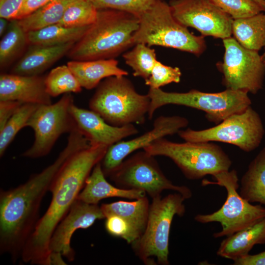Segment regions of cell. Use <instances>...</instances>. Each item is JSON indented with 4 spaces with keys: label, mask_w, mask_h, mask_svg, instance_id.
<instances>
[{
    "label": "cell",
    "mask_w": 265,
    "mask_h": 265,
    "mask_svg": "<svg viewBox=\"0 0 265 265\" xmlns=\"http://www.w3.org/2000/svg\"><path fill=\"white\" fill-rule=\"evenodd\" d=\"M90 146L77 129L69 133L67 143L54 161L26 183L0 194V249L13 261L23 248L39 219L41 201L57 173L77 152Z\"/></svg>",
    "instance_id": "obj_1"
},
{
    "label": "cell",
    "mask_w": 265,
    "mask_h": 265,
    "mask_svg": "<svg viewBox=\"0 0 265 265\" xmlns=\"http://www.w3.org/2000/svg\"><path fill=\"white\" fill-rule=\"evenodd\" d=\"M108 147L94 145L73 154L60 168L50 186V205L39 219L21 253L26 263L50 265L49 242L55 228L63 219L84 186L94 166L101 162Z\"/></svg>",
    "instance_id": "obj_2"
},
{
    "label": "cell",
    "mask_w": 265,
    "mask_h": 265,
    "mask_svg": "<svg viewBox=\"0 0 265 265\" xmlns=\"http://www.w3.org/2000/svg\"><path fill=\"white\" fill-rule=\"evenodd\" d=\"M139 22L138 17L125 11L98 9L95 22L67 55L80 61L115 58L134 45L133 35Z\"/></svg>",
    "instance_id": "obj_3"
},
{
    "label": "cell",
    "mask_w": 265,
    "mask_h": 265,
    "mask_svg": "<svg viewBox=\"0 0 265 265\" xmlns=\"http://www.w3.org/2000/svg\"><path fill=\"white\" fill-rule=\"evenodd\" d=\"M150 102L148 95L138 93L126 76H112L97 86L89 106L108 124L121 127L144 124Z\"/></svg>",
    "instance_id": "obj_4"
},
{
    "label": "cell",
    "mask_w": 265,
    "mask_h": 265,
    "mask_svg": "<svg viewBox=\"0 0 265 265\" xmlns=\"http://www.w3.org/2000/svg\"><path fill=\"white\" fill-rule=\"evenodd\" d=\"M186 198L178 192L152 199L145 229L132 244L135 254L146 265L169 264V239L172 222L186 212Z\"/></svg>",
    "instance_id": "obj_5"
},
{
    "label": "cell",
    "mask_w": 265,
    "mask_h": 265,
    "mask_svg": "<svg viewBox=\"0 0 265 265\" xmlns=\"http://www.w3.org/2000/svg\"><path fill=\"white\" fill-rule=\"evenodd\" d=\"M133 35L134 44L171 48L201 55L206 49L203 36H197L177 21L168 3L162 0L144 13Z\"/></svg>",
    "instance_id": "obj_6"
},
{
    "label": "cell",
    "mask_w": 265,
    "mask_h": 265,
    "mask_svg": "<svg viewBox=\"0 0 265 265\" xmlns=\"http://www.w3.org/2000/svg\"><path fill=\"white\" fill-rule=\"evenodd\" d=\"M143 150L154 156L170 159L188 179L213 177L229 171L232 161L220 146L210 142L176 143L160 138Z\"/></svg>",
    "instance_id": "obj_7"
},
{
    "label": "cell",
    "mask_w": 265,
    "mask_h": 265,
    "mask_svg": "<svg viewBox=\"0 0 265 265\" xmlns=\"http://www.w3.org/2000/svg\"><path fill=\"white\" fill-rule=\"evenodd\" d=\"M147 94L151 100L148 113L150 119L159 107L167 105H175L202 110L209 121L217 125L229 116L244 111L252 104L248 93L229 89L216 93L195 89L181 93L149 88Z\"/></svg>",
    "instance_id": "obj_8"
},
{
    "label": "cell",
    "mask_w": 265,
    "mask_h": 265,
    "mask_svg": "<svg viewBox=\"0 0 265 265\" xmlns=\"http://www.w3.org/2000/svg\"><path fill=\"white\" fill-rule=\"evenodd\" d=\"M213 178L215 182L203 181L202 184H214L224 187L227 191L226 199L217 211L210 214H197L194 219L203 224L220 223L222 230L213 234L214 238L229 236L265 217V207L261 204H251L238 192V179L235 170L221 172Z\"/></svg>",
    "instance_id": "obj_9"
},
{
    "label": "cell",
    "mask_w": 265,
    "mask_h": 265,
    "mask_svg": "<svg viewBox=\"0 0 265 265\" xmlns=\"http://www.w3.org/2000/svg\"><path fill=\"white\" fill-rule=\"evenodd\" d=\"M178 133L185 141L224 142L249 152L259 146L265 130L259 114L250 106L213 127L200 131L188 128L180 130Z\"/></svg>",
    "instance_id": "obj_10"
},
{
    "label": "cell",
    "mask_w": 265,
    "mask_h": 265,
    "mask_svg": "<svg viewBox=\"0 0 265 265\" xmlns=\"http://www.w3.org/2000/svg\"><path fill=\"white\" fill-rule=\"evenodd\" d=\"M154 157L144 150L137 152L124 160L109 177L118 187L143 190L152 199L160 196L165 190L178 192L186 199L190 198V189L173 184L163 174Z\"/></svg>",
    "instance_id": "obj_11"
},
{
    "label": "cell",
    "mask_w": 265,
    "mask_h": 265,
    "mask_svg": "<svg viewBox=\"0 0 265 265\" xmlns=\"http://www.w3.org/2000/svg\"><path fill=\"white\" fill-rule=\"evenodd\" d=\"M73 104V95L66 93L53 104L39 106L27 123L26 127L34 132L35 139L23 157L35 159L46 156L61 135L77 129L70 112Z\"/></svg>",
    "instance_id": "obj_12"
},
{
    "label": "cell",
    "mask_w": 265,
    "mask_h": 265,
    "mask_svg": "<svg viewBox=\"0 0 265 265\" xmlns=\"http://www.w3.org/2000/svg\"><path fill=\"white\" fill-rule=\"evenodd\" d=\"M225 53L217 64L226 89L256 94L262 89L265 63L259 52L245 48L231 36L223 39Z\"/></svg>",
    "instance_id": "obj_13"
},
{
    "label": "cell",
    "mask_w": 265,
    "mask_h": 265,
    "mask_svg": "<svg viewBox=\"0 0 265 265\" xmlns=\"http://www.w3.org/2000/svg\"><path fill=\"white\" fill-rule=\"evenodd\" d=\"M168 4L177 21L203 36L223 40L232 34L234 19L210 0H170Z\"/></svg>",
    "instance_id": "obj_14"
},
{
    "label": "cell",
    "mask_w": 265,
    "mask_h": 265,
    "mask_svg": "<svg viewBox=\"0 0 265 265\" xmlns=\"http://www.w3.org/2000/svg\"><path fill=\"white\" fill-rule=\"evenodd\" d=\"M188 124V120L184 117L160 116L154 121L153 128L151 131L135 138L121 140L108 147L100 162L105 176L109 177L131 153L141 148L143 149L166 135L178 133Z\"/></svg>",
    "instance_id": "obj_15"
},
{
    "label": "cell",
    "mask_w": 265,
    "mask_h": 265,
    "mask_svg": "<svg viewBox=\"0 0 265 265\" xmlns=\"http://www.w3.org/2000/svg\"><path fill=\"white\" fill-rule=\"evenodd\" d=\"M104 218L105 216L98 205L77 199L52 234L49 244L50 255L59 254L69 261H73L75 253L71 246V240L74 233L79 229H87L97 220Z\"/></svg>",
    "instance_id": "obj_16"
},
{
    "label": "cell",
    "mask_w": 265,
    "mask_h": 265,
    "mask_svg": "<svg viewBox=\"0 0 265 265\" xmlns=\"http://www.w3.org/2000/svg\"><path fill=\"white\" fill-rule=\"evenodd\" d=\"M70 112L77 128L86 138L90 146L108 147L138 133L133 124L121 127L111 125L95 111L79 107L74 103L70 107Z\"/></svg>",
    "instance_id": "obj_17"
},
{
    "label": "cell",
    "mask_w": 265,
    "mask_h": 265,
    "mask_svg": "<svg viewBox=\"0 0 265 265\" xmlns=\"http://www.w3.org/2000/svg\"><path fill=\"white\" fill-rule=\"evenodd\" d=\"M45 77L1 73L0 100H13L23 104H52L45 85Z\"/></svg>",
    "instance_id": "obj_18"
},
{
    "label": "cell",
    "mask_w": 265,
    "mask_h": 265,
    "mask_svg": "<svg viewBox=\"0 0 265 265\" xmlns=\"http://www.w3.org/2000/svg\"><path fill=\"white\" fill-rule=\"evenodd\" d=\"M75 43L44 46L30 45L12 67L10 73L27 76L41 75L54 63L67 55Z\"/></svg>",
    "instance_id": "obj_19"
},
{
    "label": "cell",
    "mask_w": 265,
    "mask_h": 265,
    "mask_svg": "<svg viewBox=\"0 0 265 265\" xmlns=\"http://www.w3.org/2000/svg\"><path fill=\"white\" fill-rule=\"evenodd\" d=\"M146 196L142 190L116 187L106 179L100 162L93 168L77 199L90 204L98 205L103 199L120 197L135 200Z\"/></svg>",
    "instance_id": "obj_20"
},
{
    "label": "cell",
    "mask_w": 265,
    "mask_h": 265,
    "mask_svg": "<svg viewBox=\"0 0 265 265\" xmlns=\"http://www.w3.org/2000/svg\"><path fill=\"white\" fill-rule=\"evenodd\" d=\"M150 204L146 196L132 201H119L101 205L105 218L114 214L123 218L130 228V240L131 245L143 234L148 221Z\"/></svg>",
    "instance_id": "obj_21"
},
{
    "label": "cell",
    "mask_w": 265,
    "mask_h": 265,
    "mask_svg": "<svg viewBox=\"0 0 265 265\" xmlns=\"http://www.w3.org/2000/svg\"><path fill=\"white\" fill-rule=\"evenodd\" d=\"M72 72L82 88L91 90L97 87L101 80L112 76H127L128 72L118 66L115 58L67 62Z\"/></svg>",
    "instance_id": "obj_22"
},
{
    "label": "cell",
    "mask_w": 265,
    "mask_h": 265,
    "mask_svg": "<svg viewBox=\"0 0 265 265\" xmlns=\"http://www.w3.org/2000/svg\"><path fill=\"white\" fill-rule=\"evenodd\" d=\"M265 243V217L249 227L227 237L217 251L218 256L233 261L249 254L256 244Z\"/></svg>",
    "instance_id": "obj_23"
},
{
    "label": "cell",
    "mask_w": 265,
    "mask_h": 265,
    "mask_svg": "<svg viewBox=\"0 0 265 265\" xmlns=\"http://www.w3.org/2000/svg\"><path fill=\"white\" fill-rule=\"evenodd\" d=\"M232 34L245 48L259 52L265 47V14L234 19Z\"/></svg>",
    "instance_id": "obj_24"
},
{
    "label": "cell",
    "mask_w": 265,
    "mask_h": 265,
    "mask_svg": "<svg viewBox=\"0 0 265 265\" xmlns=\"http://www.w3.org/2000/svg\"><path fill=\"white\" fill-rule=\"evenodd\" d=\"M239 194L250 203L265 205V147L250 162L242 176Z\"/></svg>",
    "instance_id": "obj_25"
},
{
    "label": "cell",
    "mask_w": 265,
    "mask_h": 265,
    "mask_svg": "<svg viewBox=\"0 0 265 265\" xmlns=\"http://www.w3.org/2000/svg\"><path fill=\"white\" fill-rule=\"evenodd\" d=\"M89 26L72 27L58 24L27 32L29 45L53 46L76 43L84 34Z\"/></svg>",
    "instance_id": "obj_26"
},
{
    "label": "cell",
    "mask_w": 265,
    "mask_h": 265,
    "mask_svg": "<svg viewBox=\"0 0 265 265\" xmlns=\"http://www.w3.org/2000/svg\"><path fill=\"white\" fill-rule=\"evenodd\" d=\"M27 45H29L27 32L20 26L17 20H10L0 42V69L11 65L22 54Z\"/></svg>",
    "instance_id": "obj_27"
},
{
    "label": "cell",
    "mask_w": 265,
    "mask_h": 265,
    "mask_svg": "<svg viewBox=\"0 0 265 265\" xmlns=\"http://www.w3.org/2000/svg\"><path fill=\"white\" fill-rule=\"evenodd\" d=\"M71 0H52L31 14L18 20L26 32L37 30L57 24Z\"/></svg>",
    "instance_id": "obj_28"
},
{
    "label": "cell",
    "mask_w": 265,
    "mask_h": 265,
    "mask_svg": "<svg viewBox=\"0 0 265 265\" xmlns=\"http://www.w3.org/2000/svg\"><path fill=\"white\" fill-rule=\"evenodd\" d=\"M47 92L52 97L61 94L79 93L82 87L67 65L55 67L45 77Z\"/></svg>",
    "instance_id": "obj_29"
},
{
    "label": "cell",
    "mask_w": 265,
    "mask_h": 265,
    "mask_svg": "<svg viewBox=\"0 0 265 265\" xmlns=\"http://www.w3.org/2000/svg\"><path fill=\"white\" fill-rule=\"evenodd\" d=\"M123 57L125 63L133 70V75L145 80L150 76L157 60L155 50L142 43L135 44L131 50L123 54Z\"/></svg>",
    "instance_id": "obj_30"
},
{
    "label": "cell",
    "mask_w": 265,
    "mask_h": 265,
    "mask_svg": "<svg viewBox=\"0 0 265 265\" xmlns=\"http://www.w3.org/2000/svg\"><path fill=\"white\" fill-rule=\"evenodd\" d=\"M98 11L89 0H71L57 24L72 27L89 26L96 21Z\"/></svg>",
    "instance_id": "obj_31"
},
{
    "label": "cell",
    "mask_w": 265,
    "mask_h": 265,
    "mask_svg": "<svg viewBox=\"0 0 265 265\" xmlns=\"http://www.w3.org/2000/svg\"><path fill=\"white\" fill-rule=\"evenodd\" d=\"M40 106L34 104H23L0 130V156L1 157L17 133L26 127L27 123Z\"/></svg>",
    "instance_id": "obj_32"
},
{
    "label": "cell",
    "mask_w": 265,
    "mask_h": 265,
    "mask_svg": "<svg viewBox=\"0 0 265 265\" xmlns=\"http://www.w3.org/2000/svg\"><path fill=\"white\" fill-rule=\"evenodd\" d=\"M97 9H113L125 11L139 18L163 0H89Z\"/></svg>",
    "instance_id": "obj_33"
},
{
    "label": "cell",
    "mask_w": 265,
    "mask_h": 265,
    "mask_svg": "<svg viewBox=\"0 0 265 265\" xmlns=\"http://www.w3.org/2000/svg\"><path fill=\"white\" fill-rule=\"evenodd\" d=\"M233 19L251 16L265 11L253 0H210Z\"/></svg>",
    "instance_id": "obj_34"
},
{
    "label": "cell",
    "mask_w": 265,
    "mask_h": 265,
    "mask_svg": "<svg viewBox=\"0 0 265 265\" xmlns=\"http://www.w3.org/2000/svg\"><path fill=\"white\" fill-rule=\"evenodd\" d=\"M182 73L179 68L165 65L157 60L145 84L151 88H160L169 83L180 81Z\"/></svg>",
    "instance_id": "obj_35"
},
{
    "label": "cell",
    "mask_w": 265,
    "mask_h": 265,
    "mask_svg": "<svg viewBox=\"0 0 265 265\" xmlns=\"http://www.w3.org/2000/svg\"><path fill=\"white\" fill-rule=\"evenodd\" d=\"M105 219L107 233L113 237L123 238L129 244L130 228L128 223L121 217L114 214L108 215Z\"/></svg>",
    "instance_id": "obj_36"
},
{
    "label": "cell",
    "mask_w": 265,
    "mask_h": 265,
    "mask_svg": "<svg viewBox=\"0 0 265 265\" xmlns=\"http://www.w3.org/2000/svg\"><path fill=\"white\" fill-rule=\"evenodd\" d=\"M24 0H0V18L15 20Z\"/></svg>",
    "instance_id": "obj_37"
},
{
    "label": "cell",
    "mask_w": 265,
    "mask_h": 265,
    "mask_svg": "<svg viewBox=\"0 0 265 265\" xmlns=\"http://www.w3.org/2000/svg\"><path fill=\"white\" fill-rule=\"evenodd\" d=\"M23 104L17 101L0 100V130Z\"/></svg>",
    "instance_id": "obj_38"
},
{
    "label": "cell",
    "mask_w": 265,
    "mask_h": 265,
    "mask_svg": "<svg viewBox=\"0 0 265 265\" xmlns=\"http://www.w3.org/2000/svg\"><path fill=\"white\" fill-rule=\"evenodd\" d=\"M52 0H24L15 20H19L31 14Z\"/></svg>",
    "instance_id": "obj_39"
},
{
    "label": "cell",
    "mask_w": 265,
    "mask_h": 265,
    "mask_svg": "<svg viewBox=\"0 0 265 265\" xmlns=\"http://www.w3.org/2000/svg\"><path fill=\"white\" fill-rule=\"evenodd\" d=\"M234 265H265V251L257 254H248L233 261Z\"/></svg>",
    "instance_id": "obj_40"
},
{
    "label": "cell",
    "mask_w": 265,
    "mask_h": 265,
    "mask_svg": "<svg viewBox=\"0 0 265 265\" xmlns=\"http://www.w3.org/2000/svg\"><path fill=\"white\" fill-rule=\"evenodd\" d=\"M9 21L10 20H8L3 18H0V37L2 36L6 32L8 27V25L9 24V22H8V21Z\"/></svg>",
    "instance_id": "obj_41"
},
{
    "label": "cell",
    "mask_w": 265,
    "mask_h": 265,
    "mask_svg": "<svg viewBox=\"0 0 265 265\" xmlns=\"http://www.w3.org/2000/svg\"><path fill=\"white\" fill-rule=\"evenodd\" d=\"M265 9V0H253Z\"/></svg>",
    "instance_id": "obj_42"
},
{
    "label": "cell",
    "mask_w": 265,
    "mask_h": 265,
    "mask_svg": "<svg viewBox=\"0 0 265 265\" xmlns=\"http://www.w3.org/2000/svg\"><path fill=\"white\" fill-rule=\"evenodd\" d=\"M264 11L265 12V11Z\"/></svg>",
    "instance_id": "obj_43"
}]
</instances>
